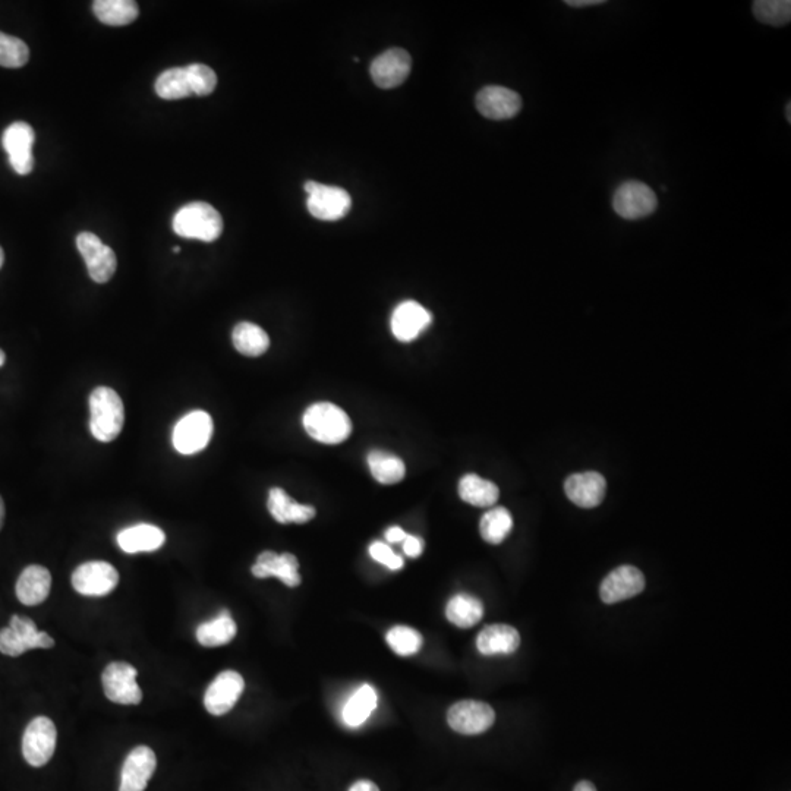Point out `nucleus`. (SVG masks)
Wrapping results in <instances>:
<instances>
[{
	"label": "nucleus",
	"mask_w": 791,
	"mask_h": 791,
	"mask_svg": "<svg viewBox=\"0 0 791 791\" xmlns=\"http://www.w3.org/2000/svg\"><path fill=\"white\" fill-rule=\"evenodd\" d=\"M125 424L124 402L110 387H97L90 396L91 434L110 443L121 434Z\"/></svg>",
	"instance_id": "1"
},
{
	"label": "nucleus",
	"mask_w": 791,
	"mask_h": 791,
	"mask_svg": "<svg viewBox=\"0 0 791 791\" xmlns=\"http://www.w3.org/2000/svg\"><path fill=\"white\" fill-rule=\"evenodd\" d=\"M308 436L318 443L340 444L352 433L351 418L333 403L321 402L311 405L302 418Z\"/></svg>",
	"instance_id": "2"
},
{
	"label": "nucleus",
	"mask_w": 791,
	"mask_h": 791,
	"mask_svg": "<svg viewBox=\"0 0 791 791\" xmlns=\"http://www.w3.org/2000/svg\"><path fill=\"white\" fill-rule=\"evenodd\" d=\"M173 230L181 238L213 242L223 232V219L219 211L207 203H191L182 207L173 217Z\"/></svg>",
	"instance_id": "3"
},
{
	"label": "nucleus",
	"mask_w": 791,
	"mask_h": 791,
	"mask_svg": "<svg viewBox=\"0 0 791 791\" xmlns=\"http://www.w3.org/2000/svg\"><path fill=\"white\" fill-rule=\"evenodd\" d=\"M55 646V639L40 632L36 623L30 617H11L9 627L0 630V652L8 657H20L30 649H49Z\"/></svg>",
	"instance_id": "4"
},
{
	"label": "nucleus",
	"mask_w": 791,
	"mask_h": 791,
	"mask_svg": "<svg viewBox=\"0 0 791 791\" xmlns=\"http://www.w3.org/2000/svg\"><path fill=\"white\" fill-rule=\"evenodd\" d=\"M611 204L617 216L635 222L646 219L657 211L658 197L654 189L645 182L626 181L614 191Z\"/></svg>",
	"instance_id": "5"
},
{
	"label": "nucleus",
	"mask_w": 791,
	"mask_h": 791,
	"mask_svg": "<svg viewBox=\"0 0 791 791\" xmlns=\"http://www.w3.org/2000/svg\"><path fill=\"white\" fill-rule=\"evenodd\" d=\"M305 191L308 194V211L315 219L336 222L351 211V195L343 188L308 181L305 184Z\"/></svg>",
	"instance_id": "6"
},
{
	"label": "nucleus",
	"mask_w": 791,
	"mask_h": 791,
	"mask_svg": "<svg viewBox=\"0 0 791 791\" xmlns=\"http://www.w3.org/2000/svg\"><path fill=\"white\" fill-rule=\"evenodd\" d=\"M58 730L47 717H37L28 724L22 736V755L31 767H44L55 755Z\"/></svg>",
	"instance_id": "7"
},
{
	"label": "nucleus",
	"mask_w": 791,
	"mask_h": 791,
	"mask_svg": "<svg viewBox=\"0 0 791 791\" xmlns=\"http://www.w3.org/2000/svg\"><path fill=\"white\" fill-rule=\"evenodd\" d=\"M138 671L128 663H112L103 671L102 685L106 698L119 705H138L143 690L137 683Z\"/></svg>",
	"instance_id": "8"
},
{
	"label": "nucleus",
	"mask_w": 791,
	"mask_h": 791,
	"mask_svg": "<svg viewBox=\"0 0 791 791\" xmlns=\"http://www.w3.org/2000/svg\"><path fill=\"white\" fill-rule=\"evenodd\" d=\"M213 419L204 411H194L181 419L173 430V447L181 455H195L209 446Z\"/></svg>",
	"instance_id": "9"
},
{
	"label": "nucleus",
	"mask_w": 791,
	"mask_h": 791,
	"mask_svg": "<svg viewBox=\"0 0 791 791\" xmlns=\"http://www.w3.org/2000/svg\"><path fill=\"white\" fill-rule=\"evenodd\" d=\"M34 129L25 122H14L5 129L2 146L8 154L9 165L18 175H30L34 169Z\"/></svg>",
	"instance_id": "10"
},
{
	"label": "nucleus",
	"mask_w": 791,
	"mask_h": 791,
	"mask_svg": "<svg viewBox=\"0 0 791 791\" xmlns=\"http://www.w3.org/2000/svg\"><path fill=\"white\" fill-rule=\"evenodd\" d=\"M496 712L481 701H460L447 712V723L452 730L465 736H475L493 727Z\"/></svg>",
	"instance_id": "11"
},
{
	"label": "nucleus",
	"mask_w": 791,
	"mask_h": 791,
	"mask_svg": "<svg viewBox=\"0 0 791 791\" xmlns=\"http://www.w3.org/2000/svg\"><path fill=\"white\" fill-rule=\"evenodd\" d=\"M119 573L112 564L87 562L72 575V586L84 597H105L118 586Z\"/></svg>",
	"instance_id": "12"
},
{
	"label": "nucleus",
	"mask_w": 791,
	"mask_h": 791,
	"mask_svg": "<svg viewBox=\"0 0 791 791\" xmlns=\"http://www.w3.org/2000/svg\"><path fill=\"white\" fill-rule=\"evenodd\" d=\"M78 251L83 255L88 274L96 283H107L115 274L118 261L115 252L100 241L99 236L83 232L77 238Z\"/></svg>",
	"instance_id": "13"
},
{
	"label": "nucleus",
	"mask_w": 791,
	"mask_h": 791,
	"mask_svg": "<svg viewBox=\"0 0 791 791\" xmlns=\"http://www.w3.org/2000/svg\"><path fill=\"white\" fill-rule=\"evenodd\" d=\"M478 112L491 121H507L515 118L522 109V97L510 88L487 85L475 97Z\"/></svg>",
	"instance_id": "14"
},
{
	"label": "nucleus",
	"mask_w": 791,
	"mask_h": 791,
	"mask_svg": "<svg viewBox=\"0 0 791 791\" xmlns=\"http://www.w3.org/2000/svg\"><path fill=\"white\" fill-rule=\"evenodd\" d=\"M244 689L245 682L241 674L232 670L223 671L206 690L204 707L216 717L228 714L241 698Z\"/></svg>",
	"instance_id": "15"
},
{
	"label": "nucleus",
	"mask_w": 791,
	"mask_h": 791,
	"mask_svg": "<svg viewBox=\"0 0 791 791\" xmlns=\"http://www.w3.org/2000/svg\"><path fill=\"white\" fill-rule=\"evenodd\" d=\"M645 589V576L638 567L620 566L601 583L600 597L605 604L630 600Z\"/></svg>",
	"instance_id": "16"
},
{
	"label": "nucleus",
	"mask_w": 791,
	"mask_h": 791,
	"mask_svg": "<svg viewBox=\"0 0 791 791\" xmlns=\"http://www.w3.org/2000/svg\"><path fill=\"white\" fill-rule=\"evenodd\" d=\"M412 59L403 49H390L381 53L371 63V77L380 88L399 87L411 74Z\"/></svg>",
	"instance_id": "17"
},
{
	"label": "nucleus",
	"mask_w": 791,
	"mask_h": 791,
	"mask_svg": "<svg viewBox=\"0 0 791 791\" xmlns=\"http://www.w3.org/2000/svg\"><path fill=\"white\" fill-rule=\"evenodd\" d=\"M157 767L156 753L148 746H138L126 756L119 791H144Z\"/></svg>",
	"instance_id": "18"
},
{
	"label": "nucleus",
	"mask_w": 791,
	"mask_h": 791,
	"mask_svg": "<svg viewBox=\"0 0 791 791\" xmlns=\"http://www.w3.org/2000/svg\"><path fill=\"white\" fill-rule=\"evenodd\" d=\"M566 496L582 509H594L603 503L607 482L598 472H582L570 475L564 482Z\"/></svg>",
	"instance_id": "19"
},
{
	"label": "nucleus",
	"mask_w": 791,
	"mask_h": 791,
	"mask_svg": "<svg viewBox=\"0 0 791 791\" xmlns=\"http://www.w3.org/2000/svg\"><path fill=\"white\" fill-rule=\"evenodd\" d=\"M251 572L258 579H280L289 588H295L301 583L299 562L291 553L276 554L273 551H264L258 556Z\"/></svg>",
	"instance_id": "20"
},
{
	"label": "nucleus",
	"mask_w": 791,
	"mask_h": 791,
	"mask_svg": "<svg viewBox=\"0 0 791 791\" xmlns=\"http://www.w3.org/2000/svg\"><path fill=\"white\" fill-rule=\"evenodd\" d=\"M431 314L415 301L397 305L392 315V332L399 342L408 343L417 339L431 324Z\"/></svg>",
	"instance_id": "21"
},
{
	"label": "nucleus",
	"mask_w": 791,
	"mask_h": 791,
	"mask_svg": "<svg viewBox=\"0 0 791 791\" xmlns=\"http://www.w3.org/2000/svg\"><path fill=\"white\" fill-rule=\"evenodd\" d=\"M50 589H52V575L46 567L37 564L22 570L15 586L18 600L30 607L44 603L49 597Z\"/></svg>",
	"instance_id": "22"
},
{
	"label": "nucleus",
	"mask_w": 791,
	"mask_h": 791,
	"mask_svg": "<svg viewBox=\"0 0 791 791\" xmlns=\"http://www.w3.org/2000/svg\"><path fill=\"white\" fill-rule=\"evenodd\" d=\"M165 541V532L150 523L129 526L118 534L119 547L128 554L153 553L162 548Z\"/></svg>",
	"instance_id": "23"
},
{
	"label": "nucleus",
	"mask_w": 791,
	"mask_h": 791,
	"mask_svg": "<svg viewBox=\"0 0 791 791\" xmlns=\"http://www.w3.org/2000/svg\"><path fill=\"white\" fill-rule=\"evenodd\" d=\"M521 635L515 627L491 625L484 627L477 638V648L485 657L510 655L518 651Z\"/></svg>",
	"instance_id": "24"
},
{
	"label": "nucleus",
	"mask_w": 791,
	"mask_h": 791,
	"mask_svg": "<svg viewBox=\"0 0 791 791\" xmlns=\"http://www.w3.org/2000/svg\"><path fill=\"white\" fill-rule=\"evenodd\" d=\"M274 521L283 523H307L315 518V509L307 504L296 503L282 488H271L267 501Z\"/></svg>",
	"instance_id": "25"
},
{
	"label": "nucleus",
	"mask_w": 791,
	"mask_h": 791,
	"mask_svg": "<svg viewBox=\"0 0 791 791\" xmlns=\"http://www.w3.org/2000/svg\"><path fill=\"white\" fill-rule=\"evenodd\" d=\"M459 496L471 506L490 507L499 500L500 490L494 482L469 474L460 479Z\"/></svg>",
	"instance_id": "26"
},
{
	"label": "nucleus",
	"mask_w": 791,
	"mask_h": 791,
	"mask_svg": "<svg viewBox=\"0 0 791 791\" xmlns=\"http://www.w3.org/2000/svg\"><path fill=\"white\" fill-rule=\"evenodd\" d=\"M238 632L235 620L228 610H223L216 619L203 623L197 629V641L206 648H217L233 641Z\"/></svg>",
	"instance_id": "27"
},
{
	"label": "nucleus",
	"mask_w": 791,
	"mask_h": 791,
	"mask_svg": "<svg viewBox=\"0 0 791 791\" xmlns=\"http://www.w3.org/2000/svg\"><path fill=\"white\" fill-rule=\"evenodd\" d=\"M232 340L236 351L250 358H257L269 351V334L254 323H239L233 329Z\"/></svg>",
	"instance_id": "28"
},
{
	"label": "nucleus",
	"mask_w": 791,
	"mask_h": 791,
	"mask_svg": "<svg viewBox=\"0 0 791 791\" xmlns=\"http://www.w3.org/2000/svg\"><path fill=\"white\" fill-rule=\"evenodd\" d=\"M446 616L450 623L460 629H469L481 622L484 605L474 595H455L447 604Z\"/></svg>",
	"instance_id": "29"
},
{
	"label": "nucleus",
	"mask_w": 791,
	"mask_h": 791,
	"mask_svg": "<svg viewBox=\"0 0 791 791\" xmlns=\"http://www.w3.org/2000/svg\"><path fill=\"white\" fill-rule=\"evenodd\" d=\"M93 11L97 20L112 27L131 24L138 18V5L132 0H97Z\"/></svg>",
	"instance_id": "30"
},
{
	"label": "nucleus",
	"mask_w": 791,
	"mask_h": 791,
	"mask_svg": "<svg viewBox=\"0 0 791 791\" xmlns=\"http://www.w3.org/2000/svg\"><path fill=\"white\" fill-rule=\"evenodd\" d=\"M368 466L375 481L384 485L397 484L406 475L403 460L383 450H374L368 455Z\"/></svg>",
	"instance_id": "31"
},
{
	"label": "nucleus",
	"mask_w": 791,
	"mask_h": 791,
	"mask_svg": "<svg viewBox=\"0 0 791 791\" xmlns=\"http://www.w3.org/2000/svg\"><path fill=\"white\" fill-rule=\"evenodd\" d=\"M377 708V693L370 685L359 687L343 708V720L349 727H359Z\"/></svg>",
	"instance_id": "32"
},
{
	"label": "nucleus",
	"mask_w": 791,
	"mask_h": 791,
	"mask_svg": "<svg viewBox=\"0 0 791 791\" xmlns=\"http://www.w3.org/2000/svg\"><path fill=\"white\" fill-rule=\"evenodd\" d=\"M154 88L157 96L163 100H182L194 96L187 68H170L162 72Z\"/></svg>",
	"instance_id": "33"
},
{
	"label": "nucleus",
	"mask_w": 791,
	"mask_h": 791,
	"mask_svg": "<svg viewBox=\"0 0 791 791\" xmlns=\"http://www.w3.org/2000/svg\"><path fill=\"white\" fill-rule=\"evenodd\" d=\"M513 529V518L504 507H494L482 516L479 532L488 544L499 545L509 537Z\"/></svg>",
	"instance_id": "34"
},
{
	"label": "nucleus",
	"mask_w": 791,
	"mask_h": 791,
	"mask_svg": "<svg viewBox=\"0 0 791 791\" xmlns=\"http://www.w3.org/2000/svg\"><path fill=\"white\" fill-rule=\"evenodd\" d=\"M753 15L761 24L784 27L791 21L790 0H755Z\"/></svg>",
	"instance_id": "35"
},
{
	"label": "nucleus",
	"mask_w": 791,
	"mask_h": 791,
	"mask_svg": "<svg viewBox=\"0 0 791 791\" xmlns=\"http://www.w3.org/2000/svg\"><path fill=\"white\" fill-rule=\"evenodd\" d=\"M387 644L400 657L415 655L422 648L421 633L406 626H396L389 630L386 636Z\"/></svg>",
	"instance_id": "36"
},
{
	"label": "nucleus",
	"mask_w": 791,
	"mask_h": 791,
	"mask_svg": "<svg viewBox=\"0 0 791 791\" xmlns=\"http://www.w3.org/2000/svg\"><path fill=\"white\" fill-rule=\"evenodd\" d=\"M30 59V49L17 37L0 31V66L3 68H22Z\"/></svg>",
	"instance_id": "37"
},
{
	"label": "nucleus",
	"mask_w": 791,
	"mask_h": 791,
	"mask_svg": "<svg viewBox=\"0 0 791 791\" xmlns=\"http://www.w3.org/2000/svg\"><path fill=\"white\" fill-rule=\"evenodd\" d=\"M187 68L189 81H191L192 94L198 97L209 96L217 87V75L210 66L203 63H192Z\"/></svg>",
	"instance_id": "38"
},
{
	"label": "nucleus",
	"mask_w": 791,
	"mask_h": 791,
	"mask_svg": "<svg viewBox=\"0 0 791 791\" xmlns=\"http://www.w3.org/2000/svg\"><path fill=\"white\" fill-rule=\"evenodd\" d=\"M370 556L373 557L375 562L384 564L390 570H400L403 567V559L397 554L393 553L392 548L384 542H374L370 545Z\"/></svg>",
	"instance_id": "39"
},
{
	"label": "nucleus",
	"mask_w": 791,
	"mask_h": 791,
	"mask_svg": "<svg viewBox=\"0 0 791 791\" xmlns=\"http://www.w3.org/2000/svg\"><path fill=\"white\" fill-rule=\"evenodd\" d=\"M403 551L406 556L415 559V557L421 556L424 551V541L414 535H406L405 541H403Z\"/></svg>",
	"instance_id": "40"
},
{
	"label": "nucleus",
	"mask_w": 791,
	"mask_h": 791,
	"mask_svg": "<svg viewBox=\"0 0 791 791\" xmlns=\"http://www.w3.org/2000/svg\"><path fill=\"white\" fill-rule=\"evenodd\" d=\"M406 534L402 528L399 526H392V528L387 529L386 531V540L392 542V544H396V542H403L405 541Z\"/></svg>",
	"instance_id": "41"
},
{
	"label": "nucleus",
	"mask_w": 791,
	"mask_h": 791,
	"mask_svg": "<svg viewBox=\"0 0 791 791\" xmlns=\"http://www.w3.org/2000/svg\"><path fill=\"white\" fill-rule=\"evenodd\" d=\"M567 6L570 8H589V6L604 5V0H566Z\"/></svg>",
	"instance_id": "42"
},
{
	"label": "nucleus",
	"mask_w": 791,
	"mask_h": 791,
	"mask_svg": "<svg viewBox=\"0 0 791 791\" xmlns=\"http://www.w3.org/2000/svg\"><path fill=\"white\" fill-rule=\"evenodd\" d=\"M349 791H380V790H378V787L375 786L373 781L361 780V781H356L354 786H352L351 789H349Z\"/></svg>",
	"instance_id": "43"
},
{
	"label": "nucleus",
	"mask_w": 791,
	"mask_h": 791,
	"mask_svg": "<svg viewBox=\"0 0 791 791\" xmlns=\"http://www.w3.org/2000/svg\"><path fill=\"white\" fill-rule=\"evenodd\" d=\"M573 791H597L591 781H579Z\"/></svg>",
	"instance_id": "44"
},
{
	"label": "nucleus",
	"mask_w": 791,
	"mask_h": 791,
	"mask_svg": "<svg viewBox=\"0 0 791 791\" xmlns=\"http://www.w3.org/2000/svg\"><path fill=\"white\" fill-rule=\"evenodd\" d=\"M3 521H5V503H3V499L0 497V529H2Z\"/></svg>",
	"instance_id": "45"
},
{
	"label": "nucleus",
	"mask_w": 791,
	"mask_h": 791,
	"mask_svg": "<svg viewBox=\"0 0 791 791\" xmlns=\"http://www.w3.org/2000/svg\"><path fill=\"white\" fill-rule=\"evenodd\" d=\"M786 118H787V122H789V124H790V122H791V102L787 103V106H786Z\"/></svg>",
	"instance_id": "46"
},
{
	"label": "nucleus",
	"mask_w": 791,
	"mask_h": 791,
	"mask_svg": "<svg viewBox=\"0 0 791 791\" xmlns=\"http://www.w3.org/2000/svg\"><path fill=\"white\" fill-rule=\"evenodd\" d=\"M5 362H6L5 352H3L2 349H0V367H2V365H5Z\"/></svg>",
	"instance_id": "47"
},
{
	"label": "nucleus",
	"mask_w": 791,
	"mask_h": 791,
	"mask_svg": "<svg viewBox=\"0 0 791 791\" xmlns=\"http://www.w3.org/2000/svg\"><path fill=\"white\" fill-rule=\"evenodd\" d=\"M3 263H5V252L0 247V269H2Z\"/></svg>",
	"instance_id": "48"
},
{
	"label": "nucleus",
	"mask_w": 791,
	"mask_h": 791,
	"mask_svg": "<svg viewBox=\"0 0 791 791\" xmlns=\"http://www.w3.org/2000/svg\"><path fill=\"white\" fill-rule=\"evenodd\" d=\"M179 251H181V248L179 247L173 248V252H175V254H178Z\"/></svg>",
	"instance_id": "49"
}]
</instances>
